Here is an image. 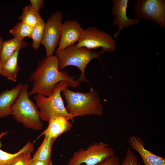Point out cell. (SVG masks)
<instances>
[{
	"label": "cell",
	"mask_w": 165,
	"mask_h": 165,
	"mask_svg": "<svg viewBox=\"0 0 165 165\" xmlns=\"http://www.w3.org/2000/svg\"><path fill=\"white\" fill-rule=\"evenodd\" d=\"M74 78L67 72L60 71L56 55L46 57L38 62L36 70L29 76L30 81H33V86L29 95L48 97L56 85L63 81L69 82L72 87H79L80 83Z\"/></svg>",
	"instance_id": "cell-1"
},
{
	"label": "cell",
	"mask_w": 165,
	"mask_h": 165,
	"mask_svg": "<svg viewBox=\"0 0 165 165\" xmlns=\"http://www.w3.org/2000/svg\"><path fill=\"white\" fill-rule=\"evenodd\" d=\"M62 92L66 103V110L73 119L78 116L103 115V107L101 98L93 88L87 93L74 92L68 87Z\"/></svg>",
	"instance_id": "cell-2"
},
{
	"label": "cell",
	"mask_w": 165,
	"mask_h": 165,
	"mask_svg": "<svg viewBox=\"0 0 165 165\" xmlns=\"http://www.w3.org/2000/svg\"><path fill=\"white\" fill-rule=\"evenodd\" d=\"M55 52L58 60L60 70L67 66H74L80 70L81 75L77 80L79 83L82 82L89 83L84 75L87 65L94 59H98L102 65L101 57L105 52L102 50L94 52L85 47H78L75 43L63 50H56Z\"/></svg>",
	"instance_id": "cell-3"
},
{
	"label": "cell",
	"mask_w": 165,
	"mask_h": 165,
	"mask_svg": "<svg viewBox=\"0 0 165 165\" xmlns=\"http://www.w3.org/2000/svg\"><path fill=\"white\" fill-rule=\"evenodd\" d=\"M68 86H70L69 82L62 81L56 85L48 97L39 94L34 95L42 121L48 123L51 118L57 116H63L73 121V119L66 110L61 95L62 90Z\"/></svg>",
	"instance_id": "cell-4"
},
{
	"label": "cell",
	"mask_w": 165,
	"mask_h": 165,
	"mask_svg": "<svg viewBox=\"0 0 165 165\" xmlns=\"http://www.w3.org/2000/svg\"><path fill=\"white\" fill-rule=\"evenodd\" d=\"M28 85H23L18 97L12 107L11 115L14 119L28 128L42 129L43 124L37 106L29 97Z\"/></svg>",
	"instance_id": "cell-5"
},
{
	"label": "cell",
	"mask_w": 165,
	"mask_h": 165,
	"mask_svg": "<svg viewBox=\"0 0 165 165\" xmlns=\"http://www.w3.org/2000/svg\"><path fill=\"white\" fill-rule=\"evenodd\" d=\"M115 155V150L109 144L102 141L94 142L89 144L86 148H80L75 151L68 165H96Z\"/></svg>",
	"instance_id": "cell-6"
},
{
	"label": "cell",
	"mask_w": 165,
	"mask_h": 165,
	"mask_svg": "<svg viewBox=\"0 0 165 165\" xmlns=\"http://www.w3.org/2000/svg\"><path fill=\"white\" fill-rule=\"evenodd\" d=\"M76 46L91 50L101 47L109 53L115 51L116 48L115 41L111 35L95 27L83 30Z\"/></svg>",
	"instance_id": "cell-7"
},
{
	"label": "cell",
	"mask_w": 165,
	"mask_h": 165,
	"mask_svg": "<svg viewBox=\"0 0 165 165\" xmlns=\"http://www.w3.org/2000/svg\"><path fill=\"white\" fill-rule=\"evenodd\" d=\"M134 5L136 17L150 20L165 28V0H137Z\"/></svg>",
	"instance_id": "cell-8"
},
{
	"label": "cell",
	"mask_w": 165,
	"mask_h": 165,
	"mask_svg": "<svg viewBox=\"0 0 165 165\" xmlns=\"http://www.w3.org/2000/svg\"><path fill=\"white\" fill-rule=\"evenodd\" d=\"M63 16L60 11L53 13L45 23L41 44L45 47L46 57L52 56L60 39Z\"/></svg>",
	"instance_id": "cell-9"
},
{
	"label": "cell",
	"mask_w": 165,
	"mask_h": 165,
	"mask_svg": "<svg viewBox=\"0 0 165 165\" xmlns=\"http://www.w3.org/2000/svg\"><path fill=\"white\" fill-rule=\"evenodd\" d=\"M128 0H113L111 12L114 16L113 24L118 25V30L114 35V38L116 39L121 31L124 28H127L130 26L138 24L139 22L137 17L129 19L127 15Z\"/></svg>",
	"instance_id": "cell-10"
},
{
	"label": "cell",
	"mask_w": 165,
	"mask_h": 165,
	"mask_svg": "<svg viewBox=\"0 0 165 165\" xmlns=\"http://www.w3.org/2000/svg\"><path fill=\"white\" fill-rule=\"evenodd\" d=\"M83 30L81 24L76 21L67 20L64 22L57 50H63L78 42Z\"/></svg>",
	"instance_id": "cell-11"
},
{
	"label": "cell",
	"mask_w": 165,
	"mask_h": 165,
	"mask_svg": "<svg viewBox=\"0 0 165 165\" xmlns=\"http://www.w3.org/2000/svg\"><path fill=\"white\" fill-rule=\"evenodd\" d=\"M131 148L137 152L142 160L144 165H165V158L157 156L145 147V141L140 137L134 135L128 140Z\"/></svg>",
	"instance_id": "cell-12"
},
{
	"label": "cell",
	"mask_w": 165,
	"mask_h": 165,
	"mask_svg": "<svg viewBox=\"0 0 165 165\" xmlns=\"http://www.w3.org/2000/svg\"><path fill=\"white\" fill-rule=\"evenodd\" d=\"M46 128L37 137L48 136L55 139L64 133L70 130L72 126L69 120L63 116H57L51 118L48 122Z\"/></svg>",
	"instance_id": "cell-13"
},
{
	"label": "cell",
	"mask_w": 165,
	"mask_h": 165,
	"mask_svg": "<svg viewBox=\"0 0 165 165\" xmlns=\"http://www.w3.org/2000/svg\"><path fill=\"white\" fill-rule=\"evenodd\" d=\"M23 85L18 84L12 88L0 93V118L11 115V108L16 101Z\"/></svg>",
	"instance_id": "cell-14"
},
{
	"label": "cell",
	"mask_w": 165,
	"mask_h": 165,
	"mask_svg": "<svg viewBox=\"0 0 165 165\" xmlns=\"http://www.w3.org/2000/svg\"><path fill=\"white\" fill-rule=\"evenodd\" d=\"M28 44L24 40L13 38L3 42L0 53V60L2 65L5 63L15 51L25 47Z\"/></svg>",
	"instance_id": "cell-15"
},
{
	"label": "cell",
	"mask_w": 165,
	"mask_h": 165,
	"mask_svg": "<svg viewBox=\"0 0 165 165\" xmlns=\"http://www.w3.org/2000/svg\"><path fill=\"white\" fill-rule=\"evenodd\" d=\"M19 51H15L2 66L1 75L14 82L16 81L17 73L20 69L17 61Z\"/></svg>",
	"instance_id": "cell-16"
},
{
	"label": "cell",
	"mask_w": 165,
	"mask_h": 165,
	"mask_svg": "<svg viewBox=\"0 0 165 165\" xmlns=\"http://www.w3.org/2000/svg\"><path fill=\"white\" fill-rule=\"evenodd\" d=\"M55 140L49 137L44 136L42 143L35 153L32 159L42 161L51 160L52 148Z\"/></svg>",
	"instance_id": "cell-17"
},
{
	"label": "cell",
	"mask_w": 165,
	"mask_h": 165,
	"mask_svg": "<svg viewBox=\"0 0 165 165\" xmlns=\"http://www.w3.org/2000/svg\"><path fill=\"white\" fill-rule=\"evenodd\" d=\"M18 19L21 21L32 27L44 21L39 13L34 10L30 6H27L23 9Z\"/></svg>",
	"instance_id": "cell-18"
},
{
	"label": "cell",
	"mask_w": 165,
	"mask_h": 165,
	"mask_svg": "<svg viewBox=\"0 0 165 165\" xmlns=\"http://www.w3.org/2000/svg\"><path fill=\"white\" fill-rule=\"evenodd\" d=\"M24 146L23 150L13 159L9 165H29L32 159L31 153L34 149V144L29 141Z\"/></svg>",
	"instance_id": "cell-19"
},
{
	"label": "cell",
	"mask_w": 165,
	"mask_h": 165,
	"mask_svg": "<svg viewBox=\"0 0 165 165\" xmlns=\"http://www.w3.org/2000/svg\"><path fill=\"white\" fill-rule=\"evenodd\" d=\"M33 27L21 21L18 22L9 32L13 38L24 40L25 37L30 38Z\"/></svg>",
	"instance_id": "cell-20"
},
{
	"label": "cell",
	"mask_w": 165,
	"mask_h": 165,
	"mask_svg": "<svg viewBox=\"0 0 165 165\" xmlns=\"http://www.w3.org/2000/svg\"><path fill=\"white\" fill-rule=\"evenodd\" d=\"M45 23L44 20L33 27L31 38L32 40V48L37 50L40 47L44 33Z\"/></svg>",
	"instance_id": "cell-21"
},
{
	"label": "cell",
	"mask_w": 165,
	"mask_h": 165,
	"mask_svg": "<svg viewBox=\"0 0 165 165\" xmlns=\"http://www.w3.org/2000/svg\"><path fill=\"white\" fill-rule=\"evenodd\" d=\"M8 131L2 132L0 133V165H9L13 159L24 149V146L16 152L11 153L4 151L1 149L2 144L1 139L8 134Z\"/></svg>",
	"instance_id": "cell-22"
},
{
	"label": "cell",
	"mask_w": 165,
	"mask_h": 165,
	"mask_svg": "<svg viewBox=\"0 0 165 165\" xmlns=\"http://www.w3.org/2000/svg\"><path fill=\"white\" fill-rule=\"evenodd\" d=\"M120 165H141L138 157L129 148L126 152V156Z\"/></svg>",
	"instance_id": "cell-23"
},
{
	"label": "cell",
	"mask_w": 165,
	"mask_h": 165,
	"mask_svg": "<svg viewBox=\"0 0 165 165\" xmlns=\"http://www.w3.org/2000/svg\"><path fill=\"white\" fill-rule=\"evenodd\" d=\"M119 157L115 155L107 158L96 165H120Z\"/></svg>",
	"instance_id": "cell-24"
},
{
	"label": "cell",
	"mask_w": 165,
	"mask_h": 165,
	"mask_svg": "<svg viewBox=\"0 0 165 165\" xmlns=\"http://www.w3.org/2000/svg\"><path fill=\"white\" fill-rule=\"evenodd\" d=\"M31 6L35 12L39 13L44 6V1L43 0H31Z\"/></svg>",
	"instance_id": "cell-25"
},
{
	"label": "cell",
	"mask_w": 165,
	"mask_h": 165,
	"mask_svg": "<svg viewBox=\"0 0 165 165\" xmlns=\"http://www.w3.org/2000/svg\"><path fill=\"white\" fill-rule=\"evenodd\" d=\"M29 165H53L51 160L42 161L32 159Z\"/></svg>",
	"instance_id": "cell-26"
},
{
	"label": "cell",
	"mask_w": 165,
	"mask_h": 165,
	"mask_svg": "<svg viewBox=\"0 0 165 165\" xmlns=\"http://www.w3.org/2000/svg\"><path fill=\"white\" fill-rule=\"evenodd\" d=\"M3 38L0 35V53L2 48V43L3 42Z\"/></svg>",
	"instance_id": "cell-27"
},
{
	"label": "cell",
	"mask_w": 165,
	"mask_h": 165,
	"mask_svg": "<svg viewBox=\"0 0 165 165\" xmlns=\"http://www.w3.org/2000/svg\"><path fill=\"white\" fill-rule=\"evenodd\" d=\"M2 65L0 60V75H1L2 72Z\"/></svg>",
	"instance_id": "cell-28"
},
{
	"label": "cell",
	"mask_w": 165,
	"mask_h": 165,
	"mask_svg": "<svg viewBox=\"0 0 165 165\" xmlns=\"http://www.w3.org/2000/svg\"><path fill=\"white\" fill-rule=\"evenodd\" d=\"M81 165H83V164H81Z\"/></svg>",
	"instance_id": "cell-29"
}]
</instances>
